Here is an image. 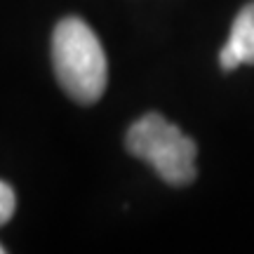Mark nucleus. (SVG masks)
<instances>
[{
  "label": "nucleus",
  "instance_id": "obj_1",
  "mask_svg": "<svg viewBox=\"0 0 254 254\" xmlns=\"http://www.w3.org/2000/svg\"><path fill=\"white\" fill-rule=\"evenodd\" d=\"M52 64L57 80L78 104L101 99L109 80V64L97 33L82 19L66 17L52 33Z\"/></svg>",
  "mask_w": 254,
  "mask_h": 254
},
{
  "label": "nucleus",
  "instance_id": "obj_2",
  "mask_svg": "<svg viewBox=\"0 0 254 254\" xmlns=\"http://www.w3.org/2000/svg\"><path fill=\"white\" fill-rule=\"evenodd\" d=\"M127 151L148 163L170 186H186L195 179L198 146L160 113H146L127 129Z\"/></svg>",
  "mask_w": 254,
  "mask_h": 254
},
{
  "label": "nucleus",
  "instance_id": "obj_5",
  "mask_svg": "<svg viewBox=\"0 0 254 254\" xmlns=\"http://www.w3.org/2000/svg\"><path fill=\"white\" fill-rule=\"evenodd\" d=\"M2 252H5V247H2V245H0V254H2Z\"/></svg>",
  "mask_w": 254,
  "mask_h": 254
},
{
  "label": "nucleus",
  "instance_id": "obj_4",
  "mask_svg": "<svg viewBox=\"0 0 254 254\" xmlns=\"http://www.w3.org/2000/svg\"><path fill=\"white\" fill-rule=\"evenodd\" d=\"M14 207H17V198H14V190L12 186L5 182H0V226L12 219L14 214Z\"/></svg>",
  "mask_w": 254,
  "mask_h": 254
},
{
  "label": "nucleus",
  "instance_id": "obj_3",
  "mask_svg": "<svg viewBox=\"0 0 254 254\" xmlns=\"http://www.w3.org/2000/svg\"><path fill=\"white\" fill-rule=\"evenodd\" d=\"M243 64H254V0L238 12L226 45L219 52V66L224 71H236Z\"/></svg>",
  "mask_w": 254,
  "mask_h": 254
}]
</instances>
